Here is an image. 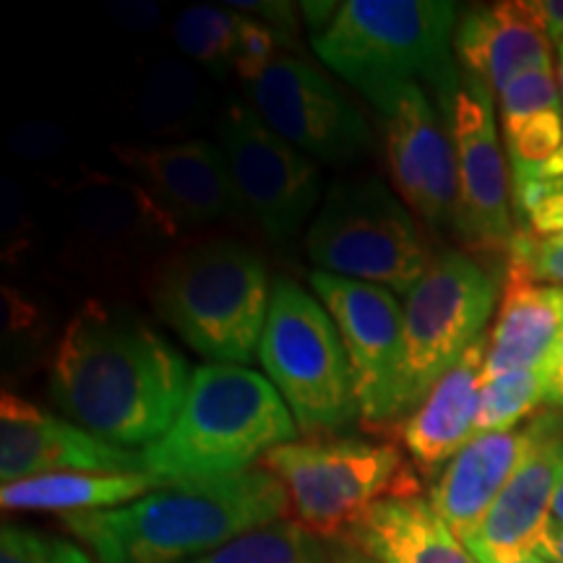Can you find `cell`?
Instances as JSON below:
<instances>
[{"mask_svg":"<svg viewBox=\"0 0 563 563\" xmlns=\"http://www.w3.org/2000/svg\"><path fill=\"white\" fill-rule=\"evenodd\" d=\"M532 426L475 435L435 477L428 501L454 534L467 543L483 525L511 475L530 452Z\"/></svg>","mask_w":563,"mask_h":563,"instance_id":"ffe728a7","label":"cell"},{"mask_svg":"<svg viewBox=\"0 0 563 563\" xmlns=\"http://www.w3.org/2000/svg\"><path fill=\"white\" fill-rule=\"evenodd\" d=\"M186 563H334L332 548L323 545L308 530H302L292 519L256 527V530L230 540L201 559Z\"/></svg>","mask_w":563,"mask_h":563,"instance_id":"d4e9b609","label":"cell"},{"mask_svg":"<svg viewBox=\"0 0 563 563\" xmlns=\"http://www.w3.org/2000/svg\"><path fill=\"white\" fill-rule=\"evenodd\" d=\"M342 3H313V0H306V3L300 5V13L302 19H306L308 30H311V37H316V34L327 32L329 26H332V21L336 16V11H340Z\"/></svg>","mask_w":563,"mask_h":563,"instance_id":"f35d334b","label":"cell"},{"mask_svg":"<svg viewBox=\"0 0 563 563\" xmlns=\"http://www.w3.org/2000/svg\"><path fill=\"white\" fill-rule=\"evenodd\" d=\"M194 373L144 316L89 300L70 316L51 363V394L70 422L112 446L170 431Z\"/></svg>","mask_w":563,"mask_h":563,"instance_id":"6da1fadb","label":"cell"},{"mask_svg":"<svg viewBox=\"0 0 563 563\" xmlns=\"http://www.w3.org/2000/svg\"><path fill=\"white\" fill-rule=\"evenodd\" d=\"M306 251L319 272L405 295L431 262L412 214L376 178L332 183L306 232Z\"/></svg>","mask_w":563,"mask_h":563,"instance_id":"52a82bcc","label":"cell"},{"mask_svg":"<svg viewBox=\"0 0 563 563\" xmlns=\"http://www.w3.org/2000/svg\"><path fill=\"white\" fill-rule=\"evenodd\" d=\"M285 485L292 522L342 540L361 514L391 496H415L402 452L363 439H313L274 446L258 462Z\"/></svg>","mask_w":563,"mask_h":563,"instance_id":"ba28073f","label":"cell"},{"mask_svg":"<svg viewBox=\"0 0 563 563\" xmlns=\"http://www.w3.org/2000/svg\"><path fill=\"white\" fill-rule=\"evenodd\" d=\"M0 207H3V222H0V228H3V243L5 249L11 245V253H16V245L21 243L19 232L26 230V214L24 194L9 178H3V183H0Z\"/></svg>","mask_w":563,"mask_h":563,"instance_id":"d590c367","label":"cell"},{"mask_svg":"<svg viewBox=\"0 0 563 563\" xmlns=\"http://www.w3.org/2000/svg\"><path fill=\"white\" fill-rule=\"evenodd\" d=\"M11 152L21 159H47L68 146V133L60 125L47 121H32L19 125L9 139Z\"/></svg>","mask_w":563,"mask_h":563,"instance_id":"d6a6232c","label":"cell"},{"mask_svg":"<svg viewBox=\"0 0 563 563\" xmlns=\"http://www.w3.org/2000/svg\"><path fill=\"white\" fill-rule=\"evenodd\" d=\"M530 426V452L477 532L464 543L477 561H509L538 553L553 519L555 493L563 483V410L540 415Z\"/></svg>","mask_w":563,"mask_h":563,"instance_id":"2e32d148","label":"cell"},{"mask_svg":"<svg viewBox=\"0 0 563 563\" xmlns=\"http://www.w3.org/2000/svg\"><path fill=\"white\" fill-rule=\"evenodd\" d=\"M543 382H545V405L563 410V332L555 340L551 355L543 365Z\"/></svg>","mask_w":563,"mask_h":563,"instance_id":"74e56055","label":"cell"},{"mask_svg":"<svg viewBox=\"0 0 563 563\" xmlns=\"http://www.w3.org/2000/svg\"><path fill=\"white\" fill-rule=\"evenodd\" d=\"M511 203L522 228L532 238H553L563 232V178L511 183Z\"/></svg>","mask_w":563,"mask_h":563,"instance_id":"f1b7e54d","label":"cell"},{"mask_svg":"<svg viewBox=\"0 0 563 563\" xmlns=\"http://www.w3.org/2000/svg\"><path fill=\"white\" fill-rule=\"evenodd\" d=\"M563 332V287L509 274L501 311L488 336L485 378L543 368Z\"/></svg>","mask_w":563,"mask_h":563,"instance_id":"603a6c76","label":"cell"},{"mask_svg":"<svg viewBox=\"0 0 563 563\" xmlns=\"http://www.w3.org/2000/svg\"><path fill=\"white\" fill-rule=\"evenodd\" d=\"M290 498L264 467L165 483L139 501L60 517L97 563H186L285 519Z\"/></svg>","mask_w":563,"mask_h":563,"instance_id":"7a4b0ae2","label":"cell"},{"mask_svg":"<svg viewBox=\"0 0 563 563\" xmlns=\"http://www.w3.org/2000/svg\"><path fill=\"white\" fill-rule=\"evenodd\" d=\"M251 100L258 118L306 157L344 165L373 150L363 112L311 63L292 55H279L251 84Z\"/></svg>","mask_w":563,"mask_h":563,"instance_id":"4fadbf2b","label":"cell"},{"mask_svg":"<svg viewBox=\"0 0 563 563\" xmlns=\"http://www.w3.org/2000/svg\"><path fill=\"white\" fill-rule=\"evenodd\" d=\"M0 563H95L74 540L47 534L32 527L3 525L0 530Z\"/></svg>","mask_w":563,"mask_h":563,"instance_id":"f546056e","label":"cell"},{"mask_svg":"<svg viewBox=\"0 0 563 563\" xmlns=\"http://www.w3.org/2000/svg\"><path fill=\"white\" fill-rule=\"evenodd\" d=\"M538 405H545L543 368L514 371L496 378H485L475 435L514 431Z\"/></svg>","mask_w":563,"mask_h":563,"instance_id":"4316f807","label":"cell"},{"mask_svg":"<svg viewBox=\"0 0 563 563\" xmlns=\"http://www.w3.org/2000/svg\"><path fill=\"white\" fill-rule=\"evenodd\" d=\"M249 16L230 5H191L173 24L175 45L183 55L201 63L211 74L224 76L235 60L238 42Z\"/></svg>","mask_w":563,"mask_h":563,"instance_id":"484cf974","label":"cell"},{"mask_svg":"<svg viewBox=\"0 0 563 563\" xmlns=\"http://www.w3.org/2000/svg\"><path fill=\"white\" fill-rule=\"evenodd\" d=\"M538 553L551 563H563V525L551 519V525L545 527L543 540H540Z\"/></svg>","mask_w":563,"mask_h":563,"instance_id":"ab89813d","label":"cell"},{"mask_svg":"<svg viewBox=\"0 0 563 563\" xmlns=\"http://www.w3.org/2000/svg\"><path fill=\"white\" fill-rule=\"evenodd\" d=\"M277 42V34H274L269 26L249 16L245 30L241 34V42H238L232 70H235L241 79H249L251 84L258 81L266 70L272 68V63L279 58Z\"/></svg>","mask_w":563,"mask_h":563,"instance_id":"1f68e13d","label":"cell"},{"mask_svg":"<svg viewBox=\"0 0 563 563\" xmlns=\"http://www.w3.org/2000/svg\"><path fill=\"white\" fill-rule=\"evenodd\" d=\"M456 3L446 0H347L327 32L311 37L313 53L357 91L394 81L431 87L452 118L462 74L454 63Z\"/></svg>","mask_w":563,"mask_h":563,"instance_id":"277c9868","label":"cell"},{"mask_svg":"<svg viewBox=\"0 0 563 563\" xmlns=\"http://www.w3.org/2000/svg\"><path fill=\"white\" fill-rule=\"evenodd\" d=\"M462 74L475 76L498 97L534 68H553V45L534 21L527 0L467 11L454 32Z\"/></svg>","mask_w":563,"mask_h":563,"instance_id":"ac0fdd59","label":"cell"},{"mask_svg":"<svg viewBox=\"0 0 563 563\" xmlns=\"http://www.w3.org/2000/svg\"><path fill=\"white\" fill-rule=\"evenodd\" d=\"M488 334L452 365L428 397L402 422V443L426 475L443 470L475 439L477 407L485 382Z\"/></svg>","mask_w":563,"mask_h":563,"instance_id":"d6986e66","label":"cell"},{"mask_svg":"<svg viewBox=\"0 0 563 563\" xmlns=\"http://www.w3.org/2000/svg\"><path fill=\"white\" fill-rule=\"evenodd\" d=\"M527 9L532 11L534 21L540 24V30L545 32V37L551 40V45L563 42V0H527Z\"/></svg>","mask_w":563,"mask_h":563,"instance_id":"8d00e7d4","label":"cell"},{"mask_svg":"<svg viewBox=\"0 0 563 563\" xmlns=\"http://www.w3.org/2000/svg\"><path fill=\"white\" fill-rule=\"evenodd\" d=\"M258 357L298 431L334 433L361 415L340 329L323 302L298 282L282 277L272 285Z\"/></svg>","mask_w":563,"mask_h":563,"instance_id":"8992f818","label":"cell"},{"mask_svg":"<svg viewBox=\"0 0 563 563\" xmlns=\"http://www.w3.org/2000/svg\"><path fill=\"white\" fill-rule=\"evenodd\" d=\"M53 473H146L144 456L5 389L0 397V481Z\"/></svg>","mask_w":563,"mask_h":563,"instance_id":"9a60e30c","label":"cell"},{"mask_svg":"<svg viewBox=\"0 0 563 563\" xmlns=\"http://www.w3.org/2000/svg\"><path fill=\"white\" fill-rule=\"evenodd\" d=\"M108 13L118 26L136 34L154 30L162 19V9L150 0H115L108 5Z\"/></svg>","mask_w":563,"mask_h":563,"instance_id":"e575fe53","label":"cell"},{"mask_svg":"<svg viewBox=\"0 0 563 563\" xmlns=\"http://www.w3.org/2000/svg\"><path fill=\"white\" fill-rule=\"evenodd\" d=\"M498 302V279L460 251L428 262L405 306V415L473 344L485 336Z\"/></svg>","mask_w":563,"mask_h":563,"instance_id":"9c48e42d","label":"cell"},{"mask_svg":"<svg viewBox=\"0 0 563 563\" xmlns=\"http://www.w3.org/2000/svg\"><path fill=\"white\" fill-rule=\"evenodd\" d=\"M509 274L563 287V232L553 238L517 232L509 249Z\"/></svg>","mask_w":563,"mask_h":563,"instance_id":"4dcf8cb0","label":"cell"},{"mask_svg":"<svg viewBox=\"0 0 563 563\" xmlns=\"http://www.w3.org/2000/svg\"><path fill=\"white\" fill-rule=\"evenodd\" d=\"M332 561L334 563H373L371 559H365L363 553H357L355 548L344 545L342 540H336V545L332 548Z\"/></svg>","mask_w":563,"mask_h":563,"instance_id":"60d3db41","label":"cell"},{"mask_svg":"<svg viewBox=\"0 0 563 563\" xmlns=\"http://www.w3.org/2000/svg\"><path fill=\"white\" fill-rule=\"evenodd\" d=\"M511 183L563 178V104L553 68H534L498 95Z\"/></svg>","mask_w":563,"mask_h":563,"instance_id":"7402d4cb","label":"cell"},{"mask_svg":"<svg viewBox=\"0 0 563 563\" xmlns=\"http://www.w3.org/2000/svg\"><path fill=\"white\" fill-rule=\"evenodd\" d=\"M295 435L298 422L269 378L245 365H203L194 371L170 431L141 456L159 483L235 475Z\"/></svg>","mask_w":563,"mask_h":563,"instance_id":"3957f363","label":"cell"},{"mask_svg":"<svg viewBox=\"0 0 563 563\" xmlns=\"http://www.w3.org/2000/svg\"><path fill=\"white\" fill-rule=\"evenodd\" d=\"M199 102V81L180 60L154 63L139 91V115L152 129H175Z\"/></svg>","mask_w":563,"mask_h":563,"instance_id":"83f0119b","label":"cell"},{"mask_svg":"<svg viewBox=\"0 0 563 563\" xmlns=\"http://www.w3.org/2000/svg\"><path fill=\"white\" fill-rule=\"evenodd\" d=\"M230 9H238L245 16L262 21L285 45H292L295 42V34H298V11H295L292 3H282V0H238V3H230Z\"/></svg>","mask_w":563,"mask_h":563,"instance_id":"836d02e7","label":"cell"},{"mask_svg":"<svg viewBox=\"0 0 563 563\" xmlns=\"http://www.w3.org/2000/svg\"><path fill=\"white\" fill-rule=\"evenodd\" d=\"M150 295L159 319L211 365L256 361L272 285L249 245L211 241L173 253L154 274Z\"/></svg>","mask_w":563,"mask_h":563,"instance_id":"5b68a950","label":"cell"},{"mask_svg":"<svg viewBox=\"0 0 563 563\" xmlns=\"http://www.w3.org/2000/svg\"><path fill=\"white\" fill-rule=\"evenodd\" d=\"M449 123L460 167L456 232L481 251L509 253L517 238L511 214V173L498 139L493 91L475 76L462 74Z\"/></svg>","mask_w":563,"mask_h":563,"instance_id":"5bb4252c","label":"cell"},{"mask_svg":"<svg viewBox=\"0 0 563 563\" xmlns=\"http://www.w3.org/2000/svg\"><path fill=\"white\" fill-rule=\"evenodd\" d=\"M316 298L332 316L355 376L365 422L405 415V308L391 290L336 274L313 272Z\"/></svg>","mask_w":563,"mask_h":563,"instance_id":"7c38bea8","label":"cell"},{"mask_svg":"<svg viewBox=\"0 0 563 563\" xmlns=\"http://www.w3.org/2000/svg\"><path fill=\"white\" fill-rule=\"evenodd\" d=\"M217 136L243 209L272 241L298 235L321 196L313 159L274 133L245 104H230L222 112Z\"/></svg>","mask_w":563,"mask_h":563,"instance_id":"8fae6325","label":"cell"},{"mask_svg":"<svg viewBox=\"0 0 563 563\" xmlns=\"http://www.w3.org/2000/svg\"><path fill=\"white\" fill-rule=\"evenodd\" d=\"M378 112L391 180L402 199L431 228L456 230L460 167L449 115L415 81L363 91Z\"/></svg>","mask_w":563,"mask_h":563,"instance_id":"30bf717a","label":"cell"},{"mask_svg":"<svg viewBox=\"0 0 563 563\" xmlns=\"http://www.w3.org/2000/svg\"><path fill=\"white\" fill-rule=\"evenodd\" d=\"M553 519H555V522H561V525H563V483H561L559 493H555V501H553Z\"/></svg>","mask_w":563,"mask_h":563,"instance_id":"7bdbcfd3","label":"cell"},{"mask_svg":"<svg viewBox=\"0 0 563 563\" xmlns=\"http://www.w3.org/2000/svg\"><path fill=\"white\" fill-rule=\"evenodd\" d=\"M157 477L150 473H53L5 483L0 488L3 511H45V514H89L139 501L157 490Z\"/></svg>","mask_w":563,"mask_h":563,"instance_id":"cb8c5ba5","label":"cell"},{"mask_svg":"<svg viewBox=\"0 0 563 563\" xmlns=\"http://www.w3.org/2000/svg\"><path fill=\"white\" fill-rule=\"evenodd\" d=\"M121 165L175 224H209L235 209L228 162L207 139L162 146H112Z\"/></svg>","mask_w":563,"mask_h":563,"instance_id":"e0dca14e","label":"cell"},{"mask_svg":"<svg viewBox=\"0 0 563 563\" xmlns=\"http://www.w3.org/2000/svg\"><path fill=\"white\" fill-rule=\"evenodd\" d=\"M481 563H551V561L543 559L540 553H527V555H519V559H509V561H481Z\"/></svg>","mask_w":563,"mask_h":563,"instance_id":"b9f144b4","label":"cell"},{"mask_svg":"<svg viewBox=\"0 0 563 563\" xmlns=\"http://www.w3.org/2000/svg\"><path fill=\"white\" fill-rule=\"evenodd\" d=\"M342 543L373 563H481L422 496L373 504L352 522Z\"/></svg>","mask_w":563,"mask_h":563,"instance_id":"44dd1931","label":"cell"},{"mask_svg":"<svg viewBox=\"0 0 563 563\" xmlns=\"http://www.w3.org/2000/svg\"><path fill=\"white\" fill-rule=\"evenodd\" d=\"M555 79H559L561 104H563V42H561V47H559V70H555Z\"/></svg>","mask_w":563,"mask_h":563,"instance_id":"ee69618b","label":"cell"}]
</instances>
